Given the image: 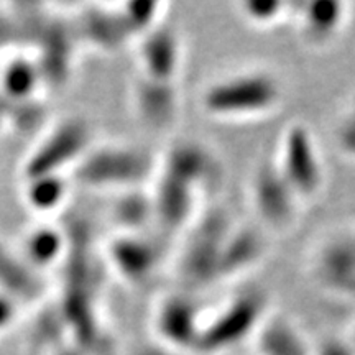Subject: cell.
<instances>
[{"label":"cell","mask_w":355,"mask_h":355,"mask_svg":"<svg viewBox=\"0 0 355 355\" xmlns=\"http://www.w3.org/2000/svg\"><path fill=\"white\" fill-rule=\"evenodd\" d=\"M283 101V79L266 66H247L212 78L198 96L202 114L220 122L265 119L277 112Z\"/></svg>","instance_id":"1"},{"label":"cell","mask_w":355,"mask_h":355,"mask_svg":"<svg viewBox=\"0 0 355 355\" xmlns=\"http://www.w3.org/2000/svg\"><path fill=\"white\" fill-rule=\"evenodd\" d=\"M235 219L219 204H207L181 234V245L173 259L178 288L196 293L219 283V261L225 235Z\"/></svg>","instance_id":"2"},{"label":"cell","mask_w":355,"mask_h":355,"mask_svg":"<svg viewBox=\"0 0 355 355\" xmlns=\"http://www.w3.org/2000/svg\"><path fill=\"white\" fill-rule=\"evenodd\" d=\"M158 166V155L135 144H104L91 146L74 166L79 183L122 193L148 188Z\"/></svg>","instance_id":"3"},{"label":"cell","mask_w":355,"mask_h":355,"mask_svg":"<svg viewBox=\"0 0 355 355\" xmlns=\"http://www.w3.org/2000/svg\"><path fill=\"white\" fill-rule=\"evenodd\" d=\"M270 301L263 290L239 291L204 313L196 355H219L254 339L257 329L270 313Z\"/></svg>","instance_id":"4"},{"label":"cell","mask_w":355,"mask_h":355,"mask_svg":"<svg viewBox=\"0 0 355 355\" xmlns=\"http://www.w3.org/2000/svg\"><path fill=\"white\" fill-rule=\"evenodd\" d=\"M272 158L279 175L304 206L321 196L327 183L326 163L316 133L308 123L301 121L288 123L279 133Z\"/></svg>","instance_id":"5"},{"label":"cell","mask_w":355,"mask_h":355,"mask_svg":"<svg viewBox=\"0 0 355 355\" xmlns=\"http://www.w3.org/2000/svg\"><path fill=\"white\" fill-rule=\"evenodd\" d=\"M247 198L257 224L268 234H285L295 227L304 204L275 166L272 155L250 173Z\"/></svg>","instance_id":"6"},{"label":"cell","mask_w":355,"mask_h":355,"mask_svg":"<svg viewBox=\"0 0 355 355\" xmlns=\"http://www.w3.org/2000/svg\"><path fill=\"white\" fill-rule=\"evenodd\" d=\"M157 170L180 181L207 201L224 184V163L211 145L178 139L158 155Z\"/></svg>","instance_id":"7"},{"label":"cell","mask_w":355,"mask_h":355,"mask_svg":"<svg viewBox=\"0 0 355 355\" xmlns=\"http://www.w3.org/2000/svg\"><path fill=\"white\" fill-rule=\"evenodd\" d=\"M308 272L321 290L355 300V248L345 225L327 230L308 254Z\"/></svg>","instance_id":"8"},{"label":"cell","mask_w":355,"mask_h":355,"mask_svg":"<svg viewBox=\"0 0 355 355\" xmlns=\"http://www.w3.org/2000/svg\"><path fill=\"white\" fill-rule=\"evenodd\" d=\"M204 313L206 311L199 304L194 293L181 288L163 293L155 301L152 311L155 340L194 355L201 334Z\"/></svg>","instance_id":"9"},{"label":"cell","mask_w":355,"mask_h":355,"mask_svg":"<svg viewBox=\"0 0 355 355\" xmlns=\"http://www.w3.org/2000/svg\"><path fill=\"white\" fill-rule=\"evenodd\" d=\"M91 146L92 135L87 123L79 119L68 121L55 128L42 146H38L26 166V180L43 175H61L64 166H76Z\"/></svg>","instance_id":"10"},{"label":"cell","mask_w":355,"mask_h":355,"mask_svg":"<svg viewBox=\"0 0 355 355\" xmlns=\"http://www.w3.org/2000/svg\"><path fill=\"white\" fill-rule=\"evenodd\" d=\"M139 74L159 81L178 83L184 66V40L166 21L135 40Z\"/></svg>","instance_id":"11"},{"label":"cell","mask_w":355,"mask_h":355,"mask_svg":"<svg viewBox=\"0 0 355 355\" xmlns=\"http://www.w3.org/2000/svg\"><path fill=\"white\" fill-rule=\"evenodd\" d=\"M349 3L340 0L290 2V21L306 46H329L340 37L349 21Z\"/></svg>","instance_id":"12"},{"label":"cell","mask_w":355,"mask_h":355,"mask_svg":"<svg viewBox=\"0 0 355 355\" xmlns=\"http://www.w3.org/2000/svg\"><path fill=\"white\" fill-rule=\"evenodd\" d=\"M163 259L158 241L145 232H119L107 245L114 272L130 285H141L153 277Z\"/></svg>","instance_id":"13"},{"label":"cell","mask_w":355,"mask_h":355,"mask_svg":"<svg viewBox=\"0 0 355 355\" xmlns=\"http://www.w3.org/2000/svg\"><path fill=\"white\" fill-rule=\"evenodd\" d=\"M132 105L139 121L150 130H168L175 125L181 110L178 83L159 81L137 74L132 83Z\"/></svg>","instance_id":"14"},{"label":"cell","mask_w":355,"mask_h":355,"mask_svg":"<svg viewBox=\"0 0 355 355\" xmlns=\"http://www.w3.org/2000/svg\"><path fill=\"white\" fill-rule=\"evenodd\" d=\"M268 252V232L259 224L234 222L225 235L219 261V283L235 282L255 270Z\"/></svg>","instance_id":"15"},{"label":"cell","mask_w":355,"mask_h":355,"mask_svg":"<svg viewBox=\"0 0 355 355\" xmlns=\"http://www.w3.org/2000/svg\"><path fill=\"white\" fill-rule=\"evenodd\" d=\"M78 37L105 51L121 50L133 37L117 6H97L81 12L74 21Z\"/></svg>","instance_id":"16"},{"label":"cell","mask_w":355,"mask_h":355,"mask_svg":"<svg viewBox=\"0 0 355 355\" xmlns=\"http://www.w3.org/2000/svg\"><path fill=\"white\" fill-rule=\"evenodd\" d=\"M259 355H311V345L290 316L270 309L254 336Z\"/></svg>","instance_id":"17"},{"label":"cell","mask_w":355,"mask_h":355,"mask_svg":"<svg viewBox=\"0 0 355 355\" xmlns=\"http://www.w3.org/2000/svg\"><path fill=\"white\" fill-rule=\"evenodd\" d=\"M42 66L26 58H12L0 66V91L3 99L28 102L44 81Z\"/></svg>","instance_id":"18"},{"label":"cell","mask_w":355,"mask_h":355,"mask_svg":"<svg viewBox=\"0 0 355 355\" xmlns=\"http://www.w3.org/2000/svg\"><path fill=\"white\" fill-rule=\"evenodd\" d=\"M114 219L121 225L119 232H145L146 225L155 224L148 188L122 191L114 206Z\"/></svg>","instance_id":"19"},{"label":"cell","mask_w":355,"mask_h":355,"mask_svg":"<svg viewBox=\"0 0 355 355\" xmlns=\"http://www.w3.org/2000/svg\"><path fill=\"white\" fill-rule=\"evenodd\" d=\"M24 252L28 268L30 265L50 266L66 252V237L60 230L48 225H38L25 237Z\"/></svg>","instance_id":"20"},{"label":"cell","mask_w":355,"mask_h":355,"mask_svg":"<svg viewBox=\"0 0 355 355\" xmlns=\"http://www.w3.org/2000/svg\"><path fill=\"white\" fill-rule=\"evenodd\" d=\"M38 288V279L32 270L0 243V290L8 291L17 298L28 300L37 295Z\"/></svg>","instance_id":"21"},{"label":"cell","mask_w":355,"mask_h":355,"mask_svg":"<svg viewBox=\"0 0 355 355\" xmlns=\"http://www.w3.org/2000/svg\"><path fill=\"white\" fill-rule=\"evenodd\" d=\"M68 198V184L61 175H43L28 178L25 184V199L37 212L58 209Z\"/></svg>","instance_id":"22"},{"label":"cell","mask_w":355,"mask_h":355,"mask_svg":"<svg viewBox=\"0 0 355 355\" xmlns=\"http://www.w3.org/2000/svg\"><path fill=\"white\" fill-rule=\"evenodd\" d=\"M235 8L237 15L252 28L268 30L290 21V2L282 0H247Z\"/></svg>","instance_id":"23"},{"label":"cell","mask_w":355,"mask_h":355,"mask_svg":"<svg viewBox=\"0 0 355 355\" xmlns=\"http://www.w3.org/2000/svg\"><path fill=\"white\" fill-rule=\"evenodd\" d=\"M117 7L123 20H125L128 30H130L133 42L165 21L166 3L139 0V2H125L121 6L117 3Z\"/></svg>","instance_id":"24"},{"label":"cell","mask_w":355,"mask_h":355,"mask_svg":"<svg viewBox=\"0 0 355 355\" xmlns=\"http://www.w3.org/2000/svg\"><path fill=\"white\" fill-rule=\"evenodd\" d=\"M311 355H355V349L349 337L326 336L311 345Z\"/></svg>","instance_id":"25"},{"label":"cell","mask_w":355,"mask_h":355,"mask_svg":"<svg viewBox=\"0 0 355 355\" xmlns=\"http://www.w3.org/2000/svg\"><path fill=\"white\" fill-rule=\"evenodd\" d=\"M17 296L10 295L8 291L0 290V332L7 329L10 324L15 321L17 314Z\"/></svg>","instance_id":"26"},{"label":"cell","mask_w":355,"mask_h":355,"mask_svg":"<svg viewBox=\"0 0 355 355\" xmlns=\"http://www.w3.org/2000/svg\"><path fill=\"white\" fill-rule=\"evenodd\" d=\"M130 355H193V354L181 352V350H176L170 347V345H165L153 339L150 340V343L137 345V347L130 352Z\"/></svg>","instance_id":"27"},{"label":"cell","mask_w":355,"mask_h":355,"mask_svg":"<svg viewBox=\"0 0 355 355\" xmlns=\"http://www.w3.org/2000/svg\"><path fill=\"white\" fill-rule=\"evenodd\" d=\"M344 225H345V230H347L350 242H352V245L355 248V220L350 222V224H344Z\"/></svg>","instance_id":"28"},{"label":"cell","mask_w":355,"mask_h":355,"mask_svg":"<svg viewBox=\"0 0 355 355\" xmlns=\"http://www.w3.org/2000/svg\"><path fill=\"white\" fill-rule=\"evenodd\" d=\"M345 109L349 110V112H352L355 115V92L352 94V97H350L347 104H345Z\"/></svg>","instance_id":"29"},{"label":"cell","mask_w":355,"mask_h":355,"mask_svg":"<svg viewBox=\"0 0 355 355\" xmlns=\"http://www.w3.org/2000/svg\"><path fill=\"white\" fill-rule=\"evenodd\" d=\"M349 339H350V343H352V345H354V349H355V324H354V329H352V332H350Z\"/></svg>","instance_id":"30"},{"label":"cell","mask_w":355,"mask_h":355,"mask_svg":"<svg viewBox=\"0 0 355 355\" xmlns=\"http://www.w3.org/2000/svg\"><path fill=\"white\" fill-rule=\"evenodd\" d=\"M6 117H7L6 112H3L2 107H0V127H2V123H3V121H6Z\"/></svg>","instance_id":"31"},{"label":"cell","mask_w":355,"mask_h":355,"mask_svg":"<svg viewBox=\"0 0 355 355\" xmlns=\"http://www.w3.org/2000/svg\"><path fill=\"white\" fill-rule=\"evenodd\" d=\"M66 355H83V354H66Z\"/></svg>","instance_id":"32"}]
</instances>
